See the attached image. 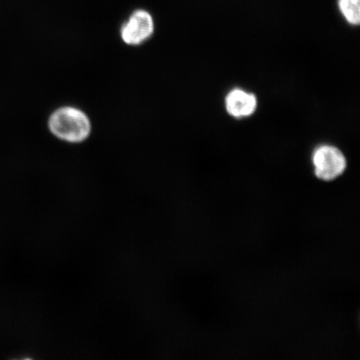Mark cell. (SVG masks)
I'll use <instances>...</instances> for the list:
<instances>
[{
	"mask_svg": "<svg viewBox=\"0 0 360 360\" xmlns=\"http://www.w3.org/2000/svg\"><path fill=\"white\" fill-rule=\"evenodd\" d=\"M49 128L58 139L70 143L85 141L91 131V124L83 111L74 107H62L53 112Z\"/></svg>",
	"mask_w": 360,
	"mask_h": 360,
	"instance_id": "1",
	"label": "cell"
},
{
	"mask_svg": "<svg viewBox=\"0 0 360 360\" xmlns=\"http://www.w3.org/2000/svg\"><path fill=\"white\" fill-rule=\"evenodd\" d=\"M315 177L323 182L335 181L347 169V160L339 148L330 146H319L312 157Z\"/></svg>",
	"mask_w": 360,
	"mask_h": 360,
	"instance_id": "2",
	"label": "cell"
},
{
	"mask_svg": "<svg viewBox=\"0 0 360 360\" xmlns=\"http://www.w3.org/2000/svg\"><path fill=\"white\" fill-rule=\"evenodd\" d=\"M154 30V20L150 13L139 10L134 12L122 26L121 38L129 45H139L150 39Z\"/></svg>",
	"mask_w": 360,
	"mask_h": 360,
	"instance_id": "3",
	"label": "cell"
},
{
	"mask_svg": "<svg viewBox=\"0 0 360 360\" xmlns=\"http://www.w3.org/2000/svg\"><path fill=\"white\" fill-rule=\"evenodd\" d=\"M225 107L229 115L235 118H245L254 114L257 108L255 94L240 89H233L225 100Z\"/></svg>",
	"mask_w": 360,
	"mask_h": 360,
	"instance_id": "4",
	"label": "cell"
},
{
	"mask_svg": "<svg viewBox=\"0 0 360 360\" xmlns=\"http://www.w3.org/2000/svg\"><path fill=\"white\" fill-rule=\"evenodd\" d=\"M342 15L352 25H359L360 22V0H339L338 2Z\"/></svg>",
	"mask_w": 360,
	"mask_h": 360,
	"instance_id": "5",
	"label": "cell"
}]
</instances>
